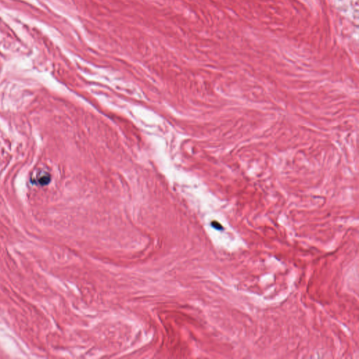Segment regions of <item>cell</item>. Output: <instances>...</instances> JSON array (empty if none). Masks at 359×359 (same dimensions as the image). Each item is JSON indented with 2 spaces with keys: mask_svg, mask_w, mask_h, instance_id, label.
<instances>
[{
  "mask_svg": "<svg viewBox=\"0 0 359 359\" xmlns=\"http://www.w3.org/2000/svg\"><path fill=\"white\" fill-rule=\"evenodd\" d=\"M49 181H50L49 175H46L40 176L39 177V180H38V182L39 183V184H47Z\"/></svg>",
  "mask_w": 359,
  "mask_h": 359,
  "instance_id": "6da1fadb",
  "label": "cell"
},
{
  "mask_svg": "<svg viewBox=\"0 0 359 359\" xmlns=\"http://www.w3.org/2000/svg\"><path fill=\"white\" fill-rule=\"evenodd\" d=\"M212 225H213V227H214L215 228H216L217 229H222V227L221 225H220V224L218 223V222H212Z\"/></svg>",
  "mask_w": 359,
  "mask_h": 359,
  "instance_id": "7a4b0ae2",
  "label": "cell"
}]
</instances>
